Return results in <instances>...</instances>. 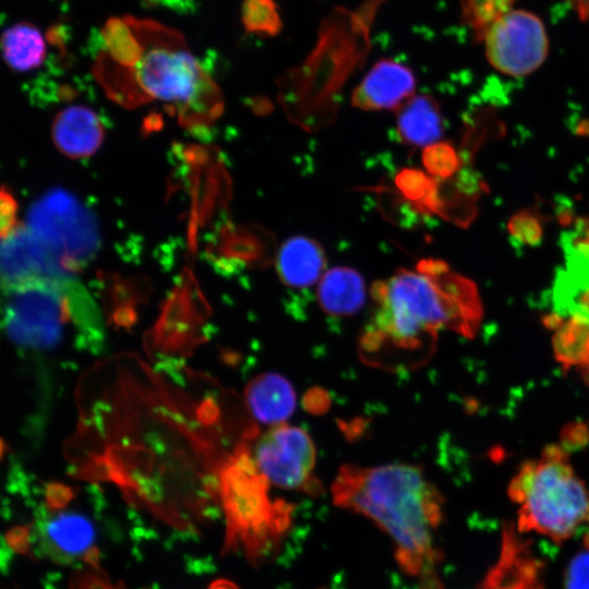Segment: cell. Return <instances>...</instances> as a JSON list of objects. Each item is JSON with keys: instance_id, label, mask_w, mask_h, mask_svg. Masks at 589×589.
Wrapping results in <instances>:
<instances>
[{"instance_id": "cell-1", "label": "cell", "mask_w": 589, "mask_h": 589, "mask_svg": "<svg viewBox=\"0 0 589 589\" xmlns=\"http://www.w3.org/2000/svg\"><path fill=\"white\" fill-rule=\"evenodd\" d=\"M373 308L359 338L363 362L384 371L425 364L441 332L471 338L482 320L477 286L440 259H422L375 281Z\"/></svg>"}, {"instance_id": "cell-2", "label": "cell", "mask_w": 589, "mask_h": 589, "mask_svg": "<svg viewBox=\"0 0 589 589\" xmlns=\"http://www.w3.org/2000/svg\"><path fill=\"white\" fill-rule=\"evenodd\" d=\"M332 498L381 528L407 574L418 575L435 561L433 538L443 518V497L419 467L342 465L332 483Z\"/></svg>"}, {"instance_id": "cell-3", "label": "cell", "mask_w": 589, "mask_h": 589, "mask_svg": "<svg viewBox=\"0 0 589 589\" xmlns=\"http://www.w3.org/2000/svg\"><path fill=\"white\" fill-rule=\"evenodd\" d=\"M143 53L131 69L115 65L101 55L96 76L107 93L123 104L168 103L184 124H206L223 110L216 83L189 50L183 35L163 24L125 15Z\"/></svg>"}, {"instance_id": "cell-4", "label": "cell", "mask_w": 589, "mask_h": 589, "mask_svg": "<svg viewBox=\"0 0 589 589\" xmlns=\"http://www.w3.org/2000/svg\"><path fill=\"white\" fill-rule=\"evenodd\" d=\"M507 492L518 505L520 531L562 542L589 521V491L560 445L550 444L539 458L525 461Z\"/></svg>"}, {"instance_id": "cell-5", "label": "cell", "mask_w": 589, "mask_h": 589, "mask_svg": "<svg viewBox=\"0 0 589 589\" xmlns=\"http://www.w3.org/2000/svg\"><path fill=\"white\" fill-rule=\"evenodd\" d=\"M3 287L4 328L20 347L53 349L70 323L87 332L96 328L95 308L74 278H32Z\"/></svg>"}, {"instance_id": "cell-6", "label": "cell", "mask_w": 589, "mask_h": 589, "mask_svg": "<svg viewBox=\"0 0 589 589\" xmlns=\"http://www.w3.org/2000/svg\"><path fill=\"white\" fill-rule=\"evenodd\" d=\"M272 486L256 469L247 442L219 469L218 490L227 518V545L241 544L255 560L272 551L287 531L292 505L271 495Z\"/></svg>"}, {"instance_id": "cell-7", "label": "cell", "mask_w": 589, "mask_h": 589, "mask_svg": "<svg viewBox=\"0 0 589 589\" xmlns=\"http://www.w3.org/2000/svg\"><path fill=\"white\" fill-rule=\"evenodd\" d=\"M384 1L366 0L356 11L336 7L322 21L316 45L297 76L312 85L341 82L368 53L370 31Z\"/></svg>"}, {"instance_id": "cell-8", "label": "cell", "mask_w": 589, "mask_h": 589, "mask_svg": "<svg viewBox=\"0 0 589 589\" xmlns=\"http://www.w3.org/2000/svg\"><path fill=\"white\" fill-rule=\"evenodd\" d=\"M27 228L61 260L74 277L100 245L93 213L63 189L50 190L31 206Z\"/></svg>"}, {"instance_id": "cell-9", "label": "cell", "mask_w": 589, "mask_h": 589, "mask_svg": "<svg viewBox=\"0 0 589 589\" xmlns=\"http://www.w3.org/2000/svg\"><path fill=\"white\" fill-rule=\"evenodd\" d=\"M247 440L259 472L272 488L284 491L316 493L320 483L314 477L316 452L311 436L303 429L286 422L272 425Z\"/></svg>"}, {"instance_id": "cell-10", "label": "cell", "mask_w": 589, "mask_h": 589, "mask_svg": "<svg viewBox=\"0 0 589 589\" xmlns=\"http://www.w3.org/2000/svg\"><path fill=\"white\" fill-rule=\"evenodd\" d=\"M485 56L498 72L524 76L537 70L549 52L545 26L534 13L512 9L484 33Z\"/></svg>"}, {"instance_id": "cell-11", "label": "cell", "mask_w": 589, "mask_h": 589, "mask_svg": "<svg viewBox=\"0 0 589 589\" xmlns=\"http://www.w3.org/2000/svg\"><path fill=\"white\" fill-rule=\"evenodd\" d=\"M2 284L32 278H73L56 253L24 225H17L1 242Z\"/></svg>"}, {"instance_id": "cell-12", "label": "cell", "mask_w": 589, "mask_h": 589, "mask_svg": "<svg viewBox=\"0 0 589 589\" xmlns=\"http://www.w3.org/2000/svg\"><path fill=\"white\" fill-rule=\"evenodd\" d=\"M36 533L44 553L60 562L87 556L95 542L93 524L76 510H52L40 515Z\"/></svg>"}, {"instance_id": "cell-13", "label": "cell", "mask_w": 589, "mask_h": 589, "mask_svg": "<svg viewBox=\"0 0 589 589\" xmlns=\"http://www.w3.org/2000/svg\"><path fill=\"white\" fill-rule=\"evenodd\" d=\"M414 89L416 77L408 67L382 59L354 88L351 103L363 110L399 109L413 96Z\"/></svg>"}, {"instance_id": "cell-14", "label": "cell", "mask_w": 589, "mask_h": 589, "mask_svg": "<svg viewBox=\"0 0 589 589\" xmlns=\"http://www.w3.org/2000/svg\"><path fill=\"white\" fill-rule=\"evenodd\" d=\"M52 140L57 148L71 158L95 153L104 140V125L92 109L71 106L60 111L52 123Z\"/></svg>"}, {"instance_id": "cell-15", "label": "cell", "mask_w": 589, "mask_h": 589, "mask_svg": "<svg viewBox=\"0 0 589 589\" xmlns=\"http://www.w3.org/2000/svg\"><path fill=\"white\" fill-rule=\"evenodd\" d=\"M326 259L322 247L308 237L286 240L276 257L280 280L293 288L309 287L322 278Z\"/></svg>"}, {"instance_id": "cell-16", "label": "cell", "mask_w": 589, "mask_h": 589, "mask_svg": "<svg viewBox=\"0 0 589 589\" xmlns=\"http://www.w3.org/2000/svg\"><path fill=\"white\" fill-rule=\"evenodd\" d=\"M245 401L255 419L272 425L284 423L296 408V393L290 382L277 373H264L245 388Z\"/></svg>"}, {"instance_id": "cell-17", "label": "cell", "mask_w": 589, "mask_h": 589, "mask_svg": "<svg viewBox=\"0 0 589 589\" xmlns=\"http://www.w3.org/2000/svg\"><path fill=\"white\" fill-rule=\"evenodd\" d=\"M365 284L353 268L334 267L322 276L317 287L321 308L334 316H348L360 310L365 301Z\"/></svg>"}, {"instance_id": "cell-18", "label": "cell", "mask_w": 589, "mask_h": 589, "mask_svg": "<svg viewBox=\"0 0 589 589\" xmlns=\"http://www.w3.org/2000/svg\"><path fill=\"white\" fill-rule=\"evenodd\" d=\"M397 131L408 145L426 147L436 143L443 133V119L436 100L426 95L408 99L398 109Z\"/></svg>"}, {"instance_id": "cell-19", "label": "cell", "mask_w": 589, "mask_h": 589, "mask_svg": "<svg viewBox=\"0 0 589 589\" xmlns=\"http://www.w3.org/2000/svg\"><path fill=\"white\" fill-rule=\"evenodd\" d=\"M1 50L7 64L19 72L38 68L46 56L43 35L27 22L17 23L3 32Z\"/></svg>"}, {"instance_id": "cell-20", "label": "cell", "mask_w": 589, "mask_h": 589, "mask_svg": "<svg viewBox=\"0 0 589 589\" xmlns=\"http://www.w3.org/2000/svg\"><path fill=\"white\" fill-rule=\"evenodd\" d=\"M553 349L557 361L565 368H579L586 380H589V356L587 339L589 320L578 315L562 316L561 322L553 328Z\"/></svg>"}, {"instance_id": "cell-21", "label": "cell", "mask_w": 589, "mask_h": 589, "mask_svg": "<svg viewBox=\"0 0 589 589\" xmlns=\"http://www.w3.org/2000/svg\"><path fill=\"white\" fill-rule=\"evenodd\" d=\"M99 34L98 51L108 61L124 69L140 61L142 44L124 17H109Z\"/></svg>"}, {"instance_id": "cell-22", "label": "cell", "mask_w": 589, "mask_h": 589, "mask_svg": "<svg viewBox=\"0 0 589 589\" xmlns=\"http://www.w3.org/2000/svg\"><path fill=\"white\" fill-rule=\"evenodd\" d=\"M241 21L244 31L264 36H276L283 28L275 0H243Z\"/></svg>"}, {"instance_id": "cell-23", "label": "cell", "mask_w": 589, "mask_h": 589, "mask_svg": "<svg viewBox=\"0 0 589 589\" xmlns=\"http://www.w3.org/2000/svg\"><path fill=\"white\" fill-rule=\"evenodd\" d=\"M462 17L478 38L502 15L512 10L515 0H459Z\"/></svg>"}, {"instance_id": "cell-24", "label": "cell", "mask_w": 589, "mask_h": 589, "mask_svg": "<svg viewBox=\"0 0 589 589\" xmlns=\"http://www.w3.org/2000/svg\"><path fill=\"white\" fill-rule=\"evenodd\" d=\"M422 159L429 173L442 179L453 176L460 166V159L454 146L448 143H434L426 146Z\"/></svg>"}, {"instance_id": "cell-25", "label": "cell", "mask_w": 589, "mask_h": 589, "mask_svg": "<svg viewBox=\"0 0 589 589\" xmlns=\"http://www.w3.org/2000/svg\"><path fill=\"white\" fill-rule=\"evenodd\" d=\"M509 236L521 245H537L542 239V224L532 211H521L513 215L507 225Z\"/></svg>"}, {"instance_id": "cell-26", "label": "cell", "mask_w": 589, "mask_h": 589, "mask_svg": "<svg viewBox=\"0 0 589 589\" xmlns=\"http://www.w3.org/2000/svg\"><path fill=\"white\" fill-rule=\"evenodd\" d=\"M565 589H589V543L569 562L565 573Z\"/></svg>"}, {"instance_id": "cell-27", "label": "cell", "mask_w": 589, "mask_h": 589, "mask_svg": "<svg viewBox=\"0 0 589 589\" xmlns=\"http://www.w3.org/2000/svg\"><path fill=\"white\" fill-rule=\"evenodd\" d=\"M0 200V231L1 238H4L19 225L16 221L17 204L5 187L1 189Z\"/></svg>"}, {"instance_id": "cell-28", "label": "cell", "mask_w": 589, "mask_h": 589, "mask_svg": "<svg viewBox=\"0 0 589 589\" xmlns=\"http://www.w3.org/2000/svg\"><path fill=\"white\" fill-rule=\"evenodd\" d=\"M69 28L63 24H55L46 34L48 41L55 46L63 47L68 39Z\"/></svg>"}, {"instance_id": "cell-29", "label": "cell", "mask_w": 589, "mask_h": 589, "mask_svg": "<svg viewBox=\"0 0 589 589\" xmlns=\"http://www.w3.org/2000/svg\"><path fill=\"white\" fill-rule=\"evenodd\" d=\"M584 22H589V0H565Z\"/></svg>"}, {"instance_id": "cell-30", "label": "cell", "mask_w": 589, "mask_h": 589, "mask_svg": "<svg viewBox=\"0 0 589 589\" xmlns=\"http://www.w3.org/2000/svg\"><path fill=\"white\" fill-rule=\"evenodd\" d=\"M207 589H238L237 586L225 579L215 580Z\"/></svg>"}, {"instance_id": "cell-31", "label": "cell", "mask_w": 589, "mask_h": 589, "mask_svg": "<svg viewBox=\"0 0 589 589\" xmlns=\"http://www.w3.org/2000/svg\"><path fill=\"white\" fill-rule=\"evenodd\" d=\"M587 352H588V356H589V335H588V339H587Z\"/></svg>"}, {"instance_id": "cell-32", "label": "cell", "mask_w": 589, "mask_h": 589, "mask_svg": "<svg viewBox=\"0 0 589 589\" xmlns=\"http://www.w3.org/2000/svg\"><path fill=\"white\" fill-rule=\"evenodd\" d=\"M491 589H508V588L498 587V588H491Z\"/></svg>"}]
</instances>
